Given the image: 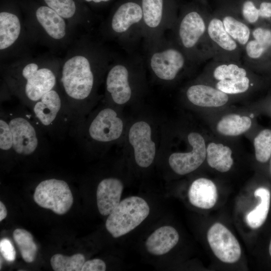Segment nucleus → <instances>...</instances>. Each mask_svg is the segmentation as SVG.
Listing matches in <instances>:
<instances>
[{"label":"nucleus","mask_w":271,"mask_h":271,"mask_svg":"<svg viewBox=\"0 0 271 271\" xmlns=\"http://www.w3.org/2000/svg\"><path fill=\"white\" fill-rule=\"evenodd\" d=\"M111 59L101 46L90 43L59 70V87L77 124L88 111Z\"/></svg>","instance_id":"1"},{"label":"nucleus","mask_w":271,"mask_h":271,"mask_svg":"<svg viewBox=\"0 0 271 271\" xmlns=\"http://www.w3.org/2000/svg\"><path fill=\"white\" fill-rule=\"evenodd\" d=\"M204 0H195L184 6L171 30L172 39L194 64L213 58L208 37L207 25L210 13Z\"/></svg>","instance_id":"2"},{"label":"nucleus","mask_w":271,"mask_h":271,"mask_svg":"<svg viewBox=\"0 0 271 271\" xmlns=\"http://www.w3.org/2000/svg\"><path fill=\"white\" fill-rule=\"evenodd\" d=\"M58 75L59 70L32 61L10 72L6 80L12 93L30 109L44 94L58 86Z\"/></svg>","instance_id":"3"},{"label":"nucleus","mask_w":271,"mask_h":271,"mask_svg":"<svg viewBox=\"0 0 271 271\" xmlns=\"http://www.w3.org/2000/svg\"><path fill=\"white\" fill-rule=\"evenodd\" d=\"M145 60L140 56L118 59L105 74V95L112 103L126 104L139 93L144 85Z\"/></svg>","instance_id":"4"},{"label":"nucleus","mask_w":271,"mask_h":271,"mask_svg":"<svg viewBox=\"0 0 271 271\" xmlns=\"http://www.w3.org/2000/svg\"><path fill=\"white\" fill-rule=\"evenodd\" d=\"M145 63L153 76L159 81L168 83L176 80L194 64L172 39L164 37L145 46Z\"/></svg>","instance_id":"5"},{"label":"nucleus","mask_w":271,"mask_h":271,"mask_svg":"<svg viewBox=\"0 0 271 271\" xmlns=\"http://www.w3.org/2000/svg\"><path fill=\"white\" fill-rule=\"evenodd\" d=\"M106 30L124 48H133L144 37L141 0H127L119 5L107 22Z\"/></svg>","instance_id":"6"},{"label":"nucleus","mask_w":271,"mask_h":271,"mask_svg":"<svg viewBox=\"0 0 271 271\" xmlns=\"http://www.w3.org/2000/svg\"><path fill=\"white\" fill-rule=\"evenodd\" d=\"M145 46L161 40L178 18L175 0H141Z\"/></svg>","instance_id":"7"},{"label":"nucleus","mask_w":271,"mask_h":271,"mask_svg":"<svg viewBox=\"0 0 271 271\" xmlns=\"http://www.w3.org/2000/svg\"><path fill=\"white\" fill-rule=\"evenodd\" d=\"M150 207L141 197L130 196L122 200L107 217L105 227L114 238L124 235L139 226L149 215Z\"/></svg>","instance_id":"8"},{"label":"nucleus","mask_w":271,"mask_h":271,"mask_svg":"<svg viewBox=\"0 0 271 271\" xmlns=\"http://www.w3.org/2000/svg\"><path fill=\"white\" fill-rule=\"evenodd\" d=\"M30 109L40 126L47 131L55 130L66 118L76 122L59 86L44 94Z\"/></svg>","instance_id":"9"},{"label":"nucleus","mask_w":271,"mask_h":271,"mask_svg":"<svg viewBox=\"0 0 271 271\" xmlns=\"http://www.w3.org/2000/svg\"><path fill=\"white\" fill-rule=\"evenodd\" d=\"M13 136V152L30 156L41 148V127L31 113L12 112L6 116Z\"/></svg>","instance_id":"10"},{"label":"nucleus","mask_w":271,"mask_h":271,"mask_svg":"<svg viewBox=\"0 0 271 271\" xmlns=\"http://www.w3.org/2000/svg\"><path fill=\"white\" fill-rule=\"evenodd\" d=\"M34 201L40 207L63 215L71 208L73 197L68 184L64 181L49 179L41 182L36 187Z\"/></svg>","instance_id":"11"},{"label":"nucleus","mask_w":271,"mask_h":271,"mask_svg":"<svg viewBox=\"0 0 271 271\" xmlns=\"http://www.w3.org/2000/svg\"><path fill=\"white\" fill-rule=\"evenodd\" d=\"M207 34L213 52L212 60L241 63L242 49L225 30L216 11L210 13Z\"/></svg>","instance_id":"12"},{"label":"nucleus","mask_w":271,"mask_h":271,"mask_svg":"<svg viewBox=\"0 0 271 271\" xmlns=\"http://www.w3.org/2000/svg\"><path fill=\"white\" fill-rule=\"evenodd\" d=\"M123 126V122L116 110L105 107L89 121L86 128V136L96 143L109 144L120 137Z\"/></svg>","instance_id":"13"},{"label":"nucleus","mask_w":271,"mask_h":271,"mask_svg":"<svg viewBox=\"0 0 271 271\" xmlns=\"http://www.w3.org/2000/svg\"><path fill=\"white\" fill-rule=\"evenodd\" d=\"M209 244L215 255L221 261L233 263L241 254L240 244L232 232L224 225L215 223L207 233Z\"/></svg>","instance_id":"14"},{"label":"nucleus","mask_w":271,"mask_h":271,"mask_svg":"<svg viewBox=\"0 0 271 271\" xmlns=\"http://www.w3.org/2000/svg\"><path fill=\"white\" fill-rule=\"evenodd\" d=\"M128 137L137 165L142 168L149 167L153 162L156 153L151 125L144 120L137 121L130 126Z\"/></svg>","instance_id":"15"},{"label":"nucleus","mask_w":271,"mask_h":271,"mask_svg":"<svg viewBox=\"0 0 271 271\" xmlns=\"http://www.w3.org/2000/svg\"><path fill=\"white\" fill-rule=\"evenodd\" d=\"M188 140L192 150L187 153H174L169 158V164L176 174L184 175L199 167L206 158V148L203 137L196 132H190Z\"/></svg>","instance_id":"16"},{"label":"nucleus","mask_w":271,"mask_h":271,"mask_svg":"<svg viewBox=\"0 0 271 271\" xmlns=\"http://www.w3.org/2000/svg\"><path fill=\"white\" fill-rule=\"evenodd\" d=\"M215 11L225 30L238 44L243 51L250 37L251 30L241 17L236 1L222 0Z\"/></svg>","instance_id":"17"},{"label":"nucleus","mask_w":271,"mask_h":271,"mask_svg":"<svg viewBox=\"0 0 271 271\" xmlns=\"http://www.w3.org/2000/svg\"><path fill=\"white\" fill-rule=\"evenodd\" d=\"M123 189L122 182L115 178L103 179L99 183L96 191L97 205L99 213L109 215L120 203Z\"/></svg>","instance_id":"18"},{"label":"nucleus","mask_w":271,"mask_h":271,"mask_svg":"<svg viewBox=\"0 0 271 271\" xmlns=\"http://www.w3.org/2000/svg\"><path fill=\"white\" fill-rule=\"evenodd\" d=\"M229 95L215 87L204 83H195L189 86L186 96L193 104L201 107H219L225 104Z\"/></svg>","instance_id":"19"},{"label":"nucleus","mask_w":271,"mask_h":271,"mask_svg":"<svg viewBox=\"0 0 271 271\" xmlns=\"http://www.w3.org/2000/svg\"><path fill=\"white\" fill-rule=\"evenodd\" d=\"M271 48V29L256 26L251 30L250 37L244 46L243 60L247 67L260 59Z\"/></svg>","instance_id":"20"},{"label":"nucleus","mask_w":271,"mask_h":271,"mask_svg":"<svg viewBox=\"0 0 271 271\" xmlns=\"http://www.w3.org/2000/svg\"><path fill=\"white\" fill-rule=\"evenodd\" d=\"M37 22L48 37L55 41L64 39L67 34L66 19L48 6L39 7L35 13Z\"/></svg>","instance_id":"21"},{"label":"nucleus","mask_w":271,"mask_h":271,"mask_svg":"<svg viewBox=\"0 0 271 271\" xmlns=\"http://www.w3.org/2000/svg\"><path fill=\"white\" fill-rule=\"evenodd\" d=\"M188 195L190 202L193 206L202 209H210L217 200V188L211 180L199 178L191 184Z\"/></svg>","instance_id":"22"},{"label":"nucleus","mask_w":271,"mask_h":271,"mask_svg":"<svg viewBox=\"0 0 271 271\" xmlns=\"http://www.w3.org/2000/svg\"><path fill=\"white\" fill-rule=\"evenodd\" d=\"M179 235L175 228L164 226L156 229L147 239L145 246L147 251L155 255L168 253L177 244Z\"/></svg>","instance_id":"23"},{"label":"nucleus","mask_w":271,"mask_h":271,"mask_svg":"<svg viewBox=\"0 0 271 271\" xmlns=\"http://www.w3.org/2000/svg\"><path fill=\"white\" fill-rule=\"evenodd\" d=\"M22 32V24L19 17L6 11L0 13V50L3 51L12 47L18 40Z\"/></svg>","instance_id":"24"},{"label":"nucleus","mask_w":271,"mask_h":271,"mask_svg":"<svg viewBox=\"0 0 271 271\" xmlns=\"http://www.w3.org/2000/svg\"><path fill=\"white\" fill-rule=\"evenodd\" d=\"M206 68L217 81L249 76L247 67L243 66L241 63L212 60Z\"/></svg>","instance_id":"25"},{"label":"nucleus","mask_w":271,"mask_h":271,"mask_svg":"<svg viewBox=\"0 0 271 271\" xmlns=\"http://www.w3.org/2000/svg\"><path fill=\"white\" fill-rule=\"evenodd\" d=\"M231 155V150L221 144L210 143L206 148L208 165L220 172H226L231 169L233 163Z\"/></svg>","instance_id":"26"},{"label":"nucleus","mask_w":271,"mask_h":271,"mask_svg":"<svg viewBox=\"0 0 271 271\" xmlns=\"http://www.w3.org/2000/svg\"><path fill=\"white\" fill-rule=\"evenodd\" d=\"M255 197L260 198L259 203L245 216L247 225L251 228L256 229L260 227L265 222L269 211L270 199L269 191L263 187L255 190Z\"/></svg>","instance_id":"27"},{"label":"nucleus","mask_w":271,"mask_h":271,"mask_svg":"<svg viewBox=\"0 0 271 271\" xmlns=\"http://www.w3.org/2000/svg\"><path fill=\"white\" fill-rule=\"evenodd\" d=\"M251 125V120L249 117L230 114L223 116L218 121L216 129L222 134L237 136L246 131Z\"/></svg>","instance_id":"28"},{"label":"nucleus","mask_w":271,"mask_h":271,"mask_svg":"<svg viewBox=\"0 0 271 271\" xmlns=\"http://www.w3.org/2000/svg\"><path fill=\"white\" fill-rule=\"evenodd\" d=\"M13 237L23 259L28 263L34 261L38 249L32 234L25 229L17 228L13 232Z\"/></svg>","instance_id":"29"},{"label":"nucleus","mask_w":271,"mask_h":271,"mask_svg":"<svg viewBox=\"0 0 271 271\" xmlns=\"http://www.w3.org/2000/svg\"><path fill=\"white\" fill-rule=\"evenodd\" d=\"M85 262V257L81 253L70 256L55 254L50 259L53 269L55 271H80Z\"/></svg>","instance_id":"30"},{"label":"nucleus","mask_w":271,"mask_h":271,"mask_svg":"<svg viewBox=\"0 0 271 271\" xmlns=\"http://www.w3.org/2000/svg\"><path fill=\"white\" fill-rule=\"evenodd\" d=\"M253 144L256 160L260 163L267 162L271 156V130L261 131L254 138Z\"/></svg>","instance_id":"31"},{"label":"nucleus","mask_w":271,"mask_h":271,"mask_svg":"<svg viewBox=\"0 0 271 271\" xmlns=\"http://www.w3.org/2000/svg\"><path fill=\"white\" fill-rule=\"evenodd\" d=\"M252 85L249 76L217 81L215 87L229 95L245 92Z\"/></svg>","instance_id":"32"},{"label":"nucleus","mask_w":271,"mask_h":271,"mask_svg":"<svg viewBox=\"0 0 271 271\" xmlns=\"http://www.w3.org/2000/svg\"><path fill=\"white\" fill-rule=\"evenodd\" d=\"M49 7L65 19L73 18L76 13V5L73 0H44Z\"/></svg>","instance_id":"33"},{"label":"nucleus","mask_w":271,"mask_h":271,"mask_svg":"<svg viewBox=\"0 0 271 271\" xmlns=\"http://www.w3.org/2000/svg\"><path fill=\"white\" fill-rule=\"evenodd\" d=\"M0 149L2 152H13V136L6 115L1 112L0 118Z\"/></svg>","instance_id":"34"},{"label":"nucleus","mask_w":271,"mask_h":271,"mask_svg":"<svg viewBox=\"0 0 271 271\" xmlns=\"http://www.w3.org/2000/svg\"><path fill=\"white\" fill-rule=\"evenodd\" d=\"M0 251L3 257L8 262H13L16 258V251L11 241L3 238L0 241Z\"/></svg>","instance_id":"35"},{"label":"nucleus","mask_w":271,"mask_h":271,"mask_svg":"<svg viewBox=\"0 0 271 271\" xmlns=\"http://www.w3.org/2000/svg\"><path fill=\"white\" fill-rule=\"evenodd\" d=\"M106 264L101 259L95 258L85 261L81 271H104Z\"/></svg>","instance_id":"36"},{"label":"nucleus","mask_w":271,"mask_h":271,"mask_svg":"<svg viewBox=\"0 0 271 271\" xmlns=\"http://www.w3.org/2000/svg\"><path fill=\"white\" fill-rule=\"evenodd\" d=\"M255 2L260 19L271 18V2L263 1L260 2L258 5L255 1Z\"/></svg>","instance_id":"37"},{"label":"nucleus","mask_w":271,"mask_h":271,"mask_svg":"<svg viewBox=\"0 0 271 271\" xmlns=\"http://www.w3.org/2000/svg\"><path fill=\"white\" fill-rule=\"evenodd\" d=\"M7 215V211L4 204L0 202V221L5 219Z\"/></svg>","instance_id":"38"},{"label":"nucleus","mask_w":271,"mask_h":271,"mask_svg":"<svg viewBox=\"0 0 271 271\" xmlns=\"http://www.w3.org/2000/svg\"><path fill=\"white\" fill-rule=\"evenodd\" d=\"M87 2H93L94 3H100L101 2H107L110 0H85Z\"/></svg>","instance_id":"39"},{"label":"nucleus","mask_w":271,"mask_h":271,"mask_svg":"<svg viewBox=\"0 0 271 271\" xmlns=\"http://www.w3.org/2000/svg\"><path fill=\"white\" fill-rule=\"evenodd\" d=\"M269 253L270 255L271 256V240L269 245Z\"/></svg>","instance_id":"40"},{"label":"nucleus","mask_w":271,"mask_h":271,"mask_svg":"<svg viewBox=\"0 0 271 271\" xmlns=\"http://www.w3.org/2000/svg\"><path fill=\"white\" fill-rule=\"evenodd\" d=\"M2 257H1V267H2Z\"/></svg>","instance_id":"41"}]
</instances>
